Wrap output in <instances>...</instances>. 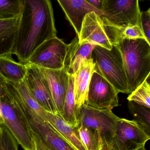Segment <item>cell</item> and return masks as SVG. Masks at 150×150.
Segmentation results:
<instances>
[{"instance_id":"12","label":"cell","mask_w":150,"mask_h":150,"mask_svg":"<svg viewBox=\"0 0 150 150\" xmlns=\"http://www.w3.org/2000/svg\"><path fill=\"white\" fill-rule=\"evenodd\" d=\"M78 37L80 43H88L108 50L112 49L101 17L95 12L88 13L86 16Z\"/></svg>"},{"instance_id":"16","label":"cell","mask_w":150,"mask_h":150,"mask_svg":"<svg viewBox=\"0 0 150 150\" xmlns=\"http://www.w3.org/2000/svg\"><path fill=\"white\" fill-rule=\"evenodd\" d=\"M96 46L88 43H80L78 36L75 37L68 45L65 60L64 68L69 74L74 75L82 61L92 58V52Z\"/></svg>"},{"instance_id":"7","label":"cell","mask_w":150,"mask_h":150,"mask_svg":"<svg viewBox=\"0 0 150 150\" xmlns=\"http://www.w3.org/2000/svg\"><path fill=\"white\" fill-rule=\"evenodd\" d=\"M150 139V135L135 120L120 118L110 144L111 150H139Z\"/></svg>"},{"instance_id":"2","label":"cell","mask_w":150,"mask_h":150,"mask_svg":"<svg viewBox=\"0 0 150 150\" xmlns=\"http://www.w3.org/2000/svg\"><path fill=\"white\" fill-rule=\"evenodd\" d=\"M120 51L131 93L150 73V43L143 39H121L112 44Z\"/></svg>"},{"instance_id":"15","label":"cell","mask_w":150,"mask_h":150,"mask_svg":"<svg viewBox=\"0 0 150 150\" xmlns=\"http://www.w3.org/2000/svg\"><path fill=\"white\" fill-rule=\"evenodd\" d=\"M95 71V64L91 58L82 61L74 74V92L77 115L81 106L86 103L90 80Z\"/></svg>"},{"instance_id":"18","label":"cell","mask_w":150,"mask_h":150,"mask_svg":"<svg viewBox=\"0 0 150 150\" xmlns=\"http://www.w3.org/2000/svg\"><path fill=\"white\" fill-rule=\"evenodd\" d=\"M101 17L111 44L121 39H143L146 40L141 26L137 25L116 26L108 21L104 17Z\"/></svg>"},{"instance_id":"35","label":"cell","mask_w":150,"mask_h":150,"mask_svg":"<svg viewBox=\"0 0 150 150\" xmlns=\"http://www.w3.org/2000/svg\"><path fill=\"white\" fill-rule=\"evenodd\" d=\"M2 128H1V126H0V141H1V135H2Z\"/></svg>"},{"instance_id":"10","label":"cell","mask_w":150,"mask_h":150,"mask_svg":"<svg viewBox=\"0 0 150 150\" xmlns=\"http://www.w3.org/2000/svg\"><path fill=\"white\" fill-rule=\"evenodd\" d=\"M118 93L96 70L91 77L85 103L96 108L112 110L119 105Z\"/></svg>"},{"instance_id":"20","label":"cell","mask_w":150,"mask_h":150,"mask_svg":"<svg viewBox=\"0 0 150 150\" xmlns=\"http://www.w3.org/2000/svg\"><path fill=\"white\" fill-rule=\"evenodd\" d=\"M7 82L8 88L17 96L25 106L45 120L46 110L33 97L24 80L17 83Z\"/></svg>"},{"instance_id":"8","label":"cell","mask_w":150,"mask_h":150,"mask_svg":"<svg viewBox=\"0 0 150 150\" xmlns=\"http://www.w3.org/2000/svg\"><path fill=\"white\" fill-rule=\"evenodd\" d=\"M68 45L57 37L42 44L33 52L27 64L39 68L58 70L64 67Z\"/></svg>"},{"instance_id":"17","label":"cell","mask_w":150,"mask_h":150,"mask_svg":"<svg viewBox=\"0 0 150 150\" xmlns=\"http://www.w3.org/2000/svg\"><path fill=\"white\" fill-rule=\"evenodd\" d=\"M45 120L55 131L76 150H86L80 137L78 128L67 124L57 114L46 111Z\"/></svg>"},{"instance_id":"14","label":"cell","mask_w":150,"mask_h":150,"mask_svg":"<svg viewBox=\"0 0 150 150\" xmlns=\"http://www.w3.org/2000/svg\"><path fill=\"white\" fill-rule=\"evenodd\" d=\"M57 1L77 36L80 32L83 20L87 14L94 12L100 16H102L101 11L96 8L86 0H58Z\"/></svg>"},{"instance_id":"13","label":"cell","mask_w":150,"mask_h":150,"mask_svg":"<svg viewBox=\"0 0 150 150\" xmlns=\"http://www.w3.org/2000/svg\"><path fill=\"white\" fill-rule=\"evenodd\" d=\"M41 69L48 82L57 113L61 116L68 89L69 74L64 67L58 70Z\"/></svg>"},{"instance_id":"32","label":"cell","mask_w":150,"mask_h":150,"mask_svg":"<svg viewBox=\"0 0 150 150\" xmlns=\"http://www.w3.org/2000/svg\"><path fill=\"white\" fill-rule=\"evenodd\" d=\"M86 1L93 6L94 7L96 8L101 11L102 6V0H86Z\"/></svg>"},{"instance_id":"9","label":"cell","mask_w":150,"mask_h":150,"mask_svg":"<svg viewBox=\"0 0 150 150\" xmlns=\"http://www.w3.org/2000/svg\"><path fill=\"white\" fill-rule=\"evenodd\" d=\"M101 16L116 26H141L138 0H102Z\"/></svg>"},{"instance_id":"21","label":"cell","mask_w":150,"mask_h":150,"mask_svg":"<svg viewBox=\"0 0 150 150\" xmlns=\"http://www.w3.org/2000/svg\"><path fill=\"white\" fill-rule=\"evenodd\" d=\"M74 75L69 74L68 89L64 103L63 113L61 117L69 125L77 129L79 124L77 120L76 108L74 102Z\"/></svg>"},{"instance_id":"31","label":"cell","mask_w":150,"mask_h":150,"mask_svg":"<svg viewBox=\"0 0 150 150\" xmlns=\"http://www.w3.org/2000/svg\"><path fill=\"white\" fill-rule=\"evenodd\" d=\"M8 93L7 82L0 74V96H4Z\"/></svg>"},{"instance_id":"33","label":"cell","mask_w":150,"mask_h":150,"mask_svg":"<svg viewBox=\"0 0 150 150\" xmlns=\"http://www.w3.org/2000/svg\"><path fill=\"white\" fill-rule=\"evenodd\" d=\"M102 150H111L110 144H109L108 142L105 141V140H103V144Z\"/></svg>"},{"instance_id":"4","label":"cell","mask_w":150,"mask_h":150,"mask_svg":"<svg viewBox=\"0 0 150 150\" xmlns=\"http://www.w3.org/2000/svg\"><path fill=\"white\" fill-rule=\"evenodd\" d=\"M14 102L29 129L52 150H76L63 138L44 119L25 106L16 96Z\"/></svg>"},{"instance_id":"25","label":"cell","mask_w":150,"mask_h":150,"mask_svg":"<svg viewBox=\"0 0 150 150\" xmlns=\"http://www.w3.org/2000/svg\"><path fill=\"white\" fill-rule=\"evenodd\" d=\"M23 0H0V20L21 16Z\"/></svg>"},{"instance_id":"27","label":"cell","mask_w":150,"mask_h":150,"mask_svg":"<svg viewBox=\"0 0 150 150\" xmlns=\"http://www.w3.org/2000/svg\"><path fill=\"white\" fill-rule=\"evenodd\" d=\"M16 31L0 36V57L12 55Z\"/></svg>"},{"instance_id":"1","label":"cell","mask_w":150,"mask_h":150,"mask_svg":"<svg viewBox=\"0 0 150 150\" xmlns=\"http://www.w3.org/2000/svg\"><path fill=\"white\" fill-rule=\"evenodd\" d=\"M53 10L50 0H23L18 29L12 55L26 64L36 50L45 41L56 37Z\"/></svg>"},{"instance_id":"29","label":"cell","mask_w":150,"mask_h":150,"mask_svg":"<svg viewBox=\"0 0 150 150\" xmlns=\"http://www.w3.org/2000/svg\"><path fill=\"white\" fill-rule=\"evenodd\" d=\"M140 22L144 35L148 42L150 40V8L147 11L141 12Z\"/></svg>"},{"instance_id":"28","label":"cell","mask_w":150,"mask_h":150,"mask_svg":"<svg viewBox=\"0 0 150 150\" xmlns=\"http://www.w3.org/2000/svg\"><path fill=\"white\" fill-rule=\"evenodd\" d=\"M20 20V17L14 19L0 20V36L17 30Z\"/></svg>"},{"instance_id":"23","label":"cell","mask_w":150,"mask_h":150,"mask_svg":"<svg viewBox=\"0 0 150 150\" xmlns=\"http://www.w3.org/2000/svg\"><path fill=\"white\" fill-rule=\"evenodd\" d=\"M128 106L133 120L150 135V109L133 102H129Z\"/></svg>"},{"instance_id":"6","label":"cell","mask_w":150,"mask_h":150,"mask_svg":"<svg viewBox=\"0 0 150 150\" xmlns=\"http://www.w3.org/2000/svg\"><path fill=\"white\" fill-rule=\"evenodd\" d=\"M0 109L4 125L24 150H35L31 132L17 110L13 98L8 93L0 96Z\"/></svg>"},{"instance_id":"24","label":"cell","mask_w":150,"mask_h":150,"mask_svg":"<svg viewBox=\"0 0 150 150\" xmlns=\"http://www.w3.org/2000/svg\"><path fill=\"white\" fill-rule=\"evenodd\" d=\"M150 75L127 97L129 102L144 106L150 109Z\"/></svg>"},{"instance_id":"11","label":"cell","mask_w":150,"mask_h":150,"mask_svg":"<svg viewBox=\"0 0 150 150\" xmlns=\"http://www.w3.org/2000/svg\"><path fill=\"white\" fill-rule=\"evenodd\" d=\"M28 64L24 81L33 97L46 111L57 114L47 80L42 69Z\"/></svg>"},{"instance_id":"26","label":"cell","mask_w":150,"mask_h":150,"mask_svg":"<svg viewBox=\"0 0 150 150\" xmlns=\"http://www.w3.org/2000/svg\"><path fill=\"white\" fill-rule=\"evenodd\" d=\"M2 128V135L0 141V150H18V144L6 126L1 125Z\"/></svg>"},{"instance_id":"30","label":"cell","mask_w":150,"mask_h":150,"mask_svg":"<svg viewBox=\"0 0 150 150\" xmlns=\"http://www.w3.org/2000/svg\"><path fill=\"white\" fill-rule=\"evenodd\" d=\"M35 144V150H52L35 134L31 132Z\"/></svg>"},{"instance_id":"19","label":"cell","mask_w":150,"mask_h":150,"mask_svg":"<svg viewBox=\"0 0 150 150\" xmlns=\"http://www.w3.org/2000/svg\"><path fill=\"white\" fill-rule=\"evenodd\" d=\"M28 64L16 62L11 55L0 57V74L7 81L17 83L24 80Z\"/></svg>"},{"instance_id":"34","label":"cell","mask_w":150,"mask_h":150,"mask_svg":"<svg viewBox=\"0 0 150 150\" xmlns=\"http://www.w3.org/2000/svg\"><path fill=\"white\" fill-rule=\"evenodd\" d=\"M3 124H4V121L2 114H1V109H0V126Z\"/></svg>"},{"instance_id":"22","label":"cell","mask_w":150,"mask_h":150,"mask_svg":"<svg viewBox=\"0 0 150 150\" xmlns=\"http://www.w3.org/2000/svg\"><path fill=\"white\" fill-rule=\"evenodd\" d=\"M78 131L86 150H102L103 140L98 132L81 125L78 126Z\"/></svg>"},{"instance_id":"5","label":"cell","mask_w":150,"mask_h":150,"mask_svg":"<svg viewBox=\"0 0 150 150\" xmlns=\"http://www.w3.org/2000/svg\"><path fill=\"white\" fill-rule=\"evenodd\" d=\"M79 125L96 130L103 140L110 143L120 117L116 115L112 110L93 108L85 103L77 114Z\"/></svg>"},{"instance_id":"3","label":"cell","mask_w":150,"mask_h":150,"mask_svg":"<svg viewBox=\"0 0 150 150\" xmlns=\"http://www.w3.org/2000/svg\"><path fill=\"white\" fill-rule=\"evenodd\" d=\"M96 71L109 82L118 93L130 94L121 52L115 45L108 50L96 46L92 54Z\"/></svg>"}]
</instances>
